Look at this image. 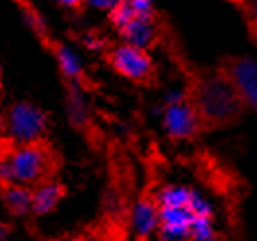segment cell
I'll return each instance as SVG.
<instances>
[{
	"label": "cell",
	"instance_id": "obj_6",
	"mask_svg": "<svg viewBox=\"0 0 257 241\" xmlns=\"http://www.w3.org/2000/svg\"><path fill=\"white\" fill-rule=\"evenodd\" d=\"M164 129L172 140H187L195 134L203 132L199 117L189 103L185 94H181L177 101H170L164 113Z\"/></svg>",
	"mask_w": 257,
	"mask_h": 241
},
{
	"label": "cell",
	"instance_id": "obj_19",
	"mask_svg": "<svg viewBox=\"0 0 257 241\" xmlns=\"http://www.w3.org/2000/svg\"><path fill=\"white\" fill-rule=\"evenodd\" d=\"M0 90H2V65H0Z\"/></svg>",
	"mask_w": 257,
	"mask_h": 241
},
{
	"label": "cell",
	"instance_id": "obj_18",
	"mask_svg": "<svg viewBox=\"0 0 257 241\" xmlns=\"http://www.w3.org/2000/svg\"><path fill=\"white\" fill-rule=\"evenodd\" d=\"M68 241H88L86 237H72V239H68Z\"/></svg>",
	"mask_w": 257,
	"mask_h": 241
},
{
	"label": "cell",
	"instance_id": "obj_4",
	"mask_svg": "<svg viewBox=\"0 0 257 241\" xmlns=\"http://www.w3.org/2000/svg\"><path fill=\"white\" fill-rule=\"evenodd\" d=\"M103 57H105V63L113 68V72H117L127 80L141 86H150L156 82V66L148 51L133 47L127 43H119L107 49Z\"/></svg>",
	"mask_w": 257,
	"mask_h": 241
},
{
	"label": "cell",
	"instance_id": "obj_11",
	"mask_svg": "<svg viewBox=\"0 0 257 241\" xmlns=\"http://www.w3.org/2000/svg\"><path fill=\"white\" fill-rule=\"evenodd\" d=\"M0 194H2V200H4L8 212L14 216H24L28 210H32L33 189L22 187V185H12V187L4 189Z\"/></svg>",
	"mask_w": 257,
	"mask_h": 241
},
{
	"label": "cell",
	"instance_id": "obj_8",
	"mask_svg": "<svg viewBox=\"0 0 257 241\" xmlns=\"http://www.w3.org/2000/svg\"><path fill=\"white\" fill-rule=\"evenodd\" d=\"M119 35L125 39L127 45L148 51L156 45L158 39V24L156 18H133L123 30H119Z\"/></svg>",
	"mask_w": 257,
	"mask_h": 241
},
{
	"label": "cell",
	"instance_id": "obj_7",
	"mask_svg": "<svg viewBox=\"0 0 257 241\" xmlns=\"http://www.w3.org/2000/svg\"><path fill=\"white\" fill-rule=\"evenodd\" d=\"M193 214L183 208H158V231L162 239L177 241L191 235Z\"/></svg>",
	"mask_w": 257,
	"mask_h": 241
},
{
	"label": "cell",
	"instance_id": "obj_1",
	"mask_svg": "<svg viewBox=\"0 0 257 241\" xmlns=\"http://www.w3.org/2000/svg\"><path fill=\"white\" fill-rule=\"evenodd\" d=\"M185 97L197 113L203 130L232 127L245 109L234 86L218 68L195 74V80L185 90Z\"/></svg>",
	"mask_w": 257,
	"mask_h": 241
},
{
	"label": "cell",
	"instance_id": "obj_5",
	"mask_svg": "<svg viewBox=\"0 0 257 241\" xmlns=\"http://www.w3.org/2000/svg\"><path fill=\"white\" fill-rule=\"evenodd\" d=\"M218 70L230 80L241 103L257 113V61L247 57H224Z\"/></svg>",
	"mask_w": 257,
	"mask_h": 241
},
{
	"label": "cell",
	"instance_id": "obj_12",
	"mask_svg": "<svg viewBox=\"0 0 257 241\" xmlns=\"http://www.w3.org/2000/svg\"><path fill=\"white\" fill-rule=\"evenodd\" d=\"M193 194H195V191H191L189 187H183V185H170V187H164L160 193L156 194V204H158V208L187 210V206L191 204Z\"/></svg>",
	"mask_w": 257,
	"mask_h": 241
},
{
	"label": "cell",
	"instance_id": "obj_17",
	"mask_svg": "<svg viewBox=\"0 0 257 241\" xmlns=\"http://www.w3.org/2000/svg\"><path fill=\"white\" fill-rule=\"evenodd\" d=\"M249 33H251V37L255 39V43H257V26H253V28H249Z\"/></svg>",
	"mask_w": 257,
	"mask_h": 241
},
{
	"label": "cell",
	"instance_id": "obj_20",
	"mask_svg": "<svg viewBox=\"0 0 257 241\" xmlns=\"http://www.w3.org/2000/svg\"><path fill=\"white\" fill-rule=\"evenodd\" d=\"M209 241H216V239H214V237H210V239Z\"/></svg>",
	"mask_w": 257,
	"mask_h": 241
},
{
	"label": "cell",
	"instance_id": "obj_2",
	"mask_svg": "<svg viewBox=\"0 0 257 241\" xmlns=\"http://www.w3.org/2000/svg\"><path fill=\"white\" fill-rule=\"evenodd\" d=\"M64 158L61 150L43 136L28 144H20L6 163L10 181L28 189H37L57 181L63 169Z\"/></svg>",
	"mask_w": 257,
	"mask_h": 241
},
{
	"label": "cell",
	"instance_id": "obj_3",
	"mask_svg": "<svg viewBox=\"0 0 257 241\" xmlns=\"http://www.w3.org/2000/svg\"><path fill=\"white\" fill-rule=\"evenodd\" d=\"M4 136H10L16 144H28L43 138L49 129V115L30 101L12 103L4 115Z\"/></svg>",
	"mask_w": 257,
	"mask_h": 241
},
{
	"label": "cell",
	"instance_id": "obj_9",
	"mask_svg": "<svg viewBox=\"0 0 257 241\" xmlns=\"http://www.w3.org/2000/svg\"><path fill=\"white\" fill-rule=\"evenodd\" d=\"M66 196V185L61 181H53L49 185L33 189L32 212L35 216H43L57 208V204Z\"/></svg>",
	"mask_w": 257,
	"mask_h": 241
},
{
	"label": "cell",
	"instance_id": "obj_10",
	"mask_svg": "<svg viewBox=\"0 0 257 241\" xmlns=\"http://www.w3.org/2000/svg\"><path fill=\"white\" fill-rule=\"evenodd\" d=\"M158 227V204L156 200L141 198L135 208V231L141 239H146Z\"/></svg>",
	"mask_w": 257,
	"mask_h": 241
},
{
	"label": "cell",
	"instance_id": "obj_14",
	"mask_svg": "<svg viewBox=\"0 0 257 241\" xmlns=\"http://www.w3.org/2000/svg\"><path fill=\"white\" fill-rule=\"evenodd\" d=\"M193 241H209L210 237H214L212 231V218H197L193 216L191 224V235Z\"/></svg>",
	"mask_w": 257,
	"mask_h": 241
},
{
	"label": "cell",
	"instance_id": "obj_13",
	"mask_svg": "<svg viewBox=\"0 0 257 241\" xmlns=\"http://www.w3.org/2000/svg\"><path fill=\"white\" fill-rule=\"evenodd\" d=\"M133 18H135L133 6H131V2H125V0L115 2V6L109 10V22H111V26L117 32L123 30Z\"/></svg>",
	"mask_w": 257,
	"mask_h": 241
},
{
	"label": "cell",
	"instance_id": "obj_16",
	"mask_svg": "<svg viewBox=\"0 0 257 241\" xmlns=\"http://www.w3.org/2000/svg\"><path fill=\"white\" fill-rule=\"evenodd\" d=\"M243 12H245V16H247V26H249V28L257 26V2L243 4Z\"/></svg>",
	"mask_w": 257,
	"mask_h": 241
},
{
	"label": "cell",
	"instance_id": "obj_15",
	"mask_svg": "<svg viewBox=\"0 0 257 241\" xmlns=\"http://www.w3.org/2000/svg\"><path fill=\"white\" fill-rule=\"evenodd\" d=\"M131 6H133V12H135L137 18H156V10H154V4L152 2L131 0Z\"/></svg>",
	"mask_w": 257,
	"mask_h": 241
}]
</instances>
